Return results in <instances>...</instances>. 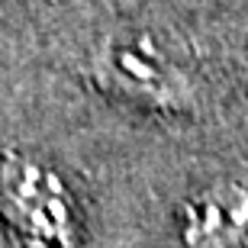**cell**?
I'll return each mask as SVG.
<instances>
[{"label": "cell", "mask_w": 248, "mask_h": 248, "mask_svg": "<svg viewBox=\"0 0 248 248\" xmlns=\"http://www.w3.org/2000/svg\"><path fill=\"white\" fill-rule=\"evenodd\" d=\"M0 219L13 248H81L68 184L46 158L0 148Z\"/></svg>", "instance_id": "1"}, {"label": "cell", "mask_w": 248, "mask_h": 248, "mask_svg": "<svg viewBox=\"0 0 248 248\" xmlns=\"http://www.w3.org/2000/svg\"><path fill=\"white\" fill-rule=\"evenodd\" d=\"M91 74L103 91L148 110L187 113L197 103L190 74L152 36L116 32L91 55Z\"/></svg>", "instance_id": "2"}, {"label": "cell", "mask_w": 248, "mask_h": 248, "mask_svg": "<svg viewBox=\"0 0 248 248\" xmlns=\"http://www.w3.org/2000/svg\"><path fill=\"white\" fill-rule=\"evenodd\" d=\"M168 248H248V184L210 181L177 210Z\"/></svg>", "instance_id": "3"}]
</instances>
